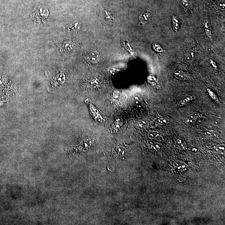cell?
Masks as SVG:
<instances>
[{
	"mask_svg": "<svg viewBox=\"0 0 225 225\" xmlns=\"http://www.w3.org/2000/svg\"><path fill=\"white\" fill-rule=\"evenodd\" d=\"M193 100V97L191 96H188L185 97L180 100L178 103V105L179 106H183L187 105Z\"/></svg>",
	"mask_w": 225,
	"mask_h": 225,
	"instance_id": "4",
	"label": "cell"
},
{
	"mask_svg": "<svg viewBox=\"0 0 225 225\" xmlns=\"http://www.w3.org/2000/svg\"><path fill=\"white\" fill-rule=\"evenodd\" d=\"M123 121H122V119L120 118H117L115 120V121L114 122V124L113 125L114 126V127L115 129H119L121 127V126L122 125Z\"/></svg>",
	"mask_w": 225,
	"mask_h": 225,
	"instance_id": "11",
	"label": "cell"
},
{
	"mask_svg": "<svg viewBox=\"0 0 225 225\" xmlns=\"http://www.w3.org/2000/svg\"><path fill=\"white\" fill-rule=\"evenodd\" d=\"M148 122L145 120H143L142 121L139 122L137 125V127L140 129H145L148 126Z\"/></svg>",
	"mask_w": 225,
	"mask_h": 225,
	"instance_id": "10",
	"label": "cell"
},
{
	"mask_svg": "<svg viewBox=\"0 0 225 225\" xmlns=\"http://www.w3.org/2000/svg\"><path fill=\"white\" fill-rule=\"evenodd\" d=\"M177 144L180 148H184L186 146L184 140L183 139H178L177 140Z\"/></svg>",
	"mask_w": 225,
	"mask_h": 225,
	"instance_id": "13",
	"label": "cell"
},
{
	"mask_svg": "<svg viewBox=\"0 0 225 225\" xmlns=\"http://www.w3.org/2000/svg\"><path fill=\"white\" fill-rule=\"evenodd\" d=\"M100 56L97 52H93L91 53L89 56V59L91 61L94 63H96L99 60Z\"/></svg>",
	"mask_w": 225,
	"mask_h": 225,
	"instance_id": "5",
	"label": "cell"
},
{
	"mask_svg": "<svg viewBox=\"0 0 225 225\" xmlns=\"http://www.w3.org/2000/svg\"><path fill=\"white\" fill-rule=\"evenodd\" d=\"M174 76L178 80H189L190 76L188 74L181 70H176L174 72Z\"/></svg>",
	"mask_w": 225,
	"mask_h": 225,
	"instance_id": "1",
	"label": "cell"
},
{
	"mask_svg": "<svg viewBox=\"0 0 225 225\" xmlns=\"http://www.w3.org/2000/svg\"><path fill=\"white\" fill-rule=\"evenodd\" d=\"M204 28H205V32L207 37L209 38H211V31L210 29V23L208 20H206L204 22Z\"/></svg>",
	"mask_w": 225,
	"mask_h": 225,
	"instance_id": "6",
	"label": "cell"
},
{
	"mask_svg": "<svg viewBox=\"0 0 225 225\" xmlns=\"http://www.w3.org/2000/svg\"><path fill=\"white\" fill-rule=\"evenodd\" d=\"M150 19V15L147 12L142 13L140 16V21L143 24H146Z\"/></svg>",
	"mask_w": 225,
	"mask_h": 225,
	"instance_id": "3",
	"label": "cell"
},
{
	"mask_svg": "<svg viewBox=\"0 0 225 225\" xmlns=\"http://www.w3.org/2000/svg\"><path fill=\"white\" fill-rule=\"evenodd\" d=\"M172 21H173V29L175 31H177L179 28V22L178 18L176 16H173Z\"/></svg>",
	"mask_w": 225,
	"mask_h": 225,
	"instance_id": "8",
	"label": "cell"
},
{
	"mask_svg": "<svg viewBox=\"0 0 225 225\" xmlns=\"http://www.w3.org/2000/svg\"><path fill=\"white\" fill-rule=\"evenodd\" d=\"M196 56H197V54L195 51L194 50H190L186 54L185 58L187 62H191L195 59Z\"/></svg>",
	"mask_w": 225,
	"mask_h": 225,
	"instance_id": "2",
	"label": "cell"
},
{
	"mask_svg": "<svg viewBox=\"0 0 225 225\" xmlns=\"http://www.w3.org/2000/svg\"><path fill=\"white\" fill-rule=\"evenodd\" d=\"M207 91H208V94H209V95L211 97L212 99L214 100L216 102H218V100L217 97L216 95L210 89H207Z\"/></svg>",
	"mask_w": 225,
	"mask_h": 225,
	"instance_id": "12",
	"label": "cell"
},
{
	"mask_svg": "<svg viewBox=\"0 0 225 225\" xmlns=\"http://www.w3.org/2000/svg\"><path fill=\"white\" fill-rule=\"evenodd\" d=\"M197 115H190L189 117L187 118L185 120V122L186 124L188 125H192L195 123V121L197 120Z\"/></svg>",
	"mask_w": 225,
	"mask_h": 225,
	"instance_id": "7",
	"label": "cell"
},
{
	"mask_svg": "<svg viewBox=\"0 0 225 225\" xmlns=\"http://www.w3.org/2000/svg\"><path fill=\"white\" fill-rule=\"evenodd\" d=\"M156 46L157 47V48L155 46H154V49H156V48H157V49H156V51H158V52H162L163 51V49L161 47V46H159L158 44H156Z\"/></svg>",
	"mask_w": 225,
	"mask_h": 225,
	"instance_id": "15",
	"label": "cell"
},
{
	"mask_svg": "<svg viewBox=\"0 0 225 225\" xmlns=\"http://www.w3.org/2000/svg\"><path fill=\"white\" fill-rule=\"evenodd\" d=\"M157 122L160 124L165 125L169 123L170 122V120L167 117H161L158 119Z\"/></svg>",
	"mask_w": 225,
	"mask_h": 225,
	"instance_id": "9",
	"label": "cell"
},
{
	"mask_svg": "<svg viewBox=\"0 0 225 225\" xmlns=\"http://www.w3.org/2000/svg\"><path fill=\"white\" fill-rule=\"evenodd\" d=\"M188 2L187 0H183L181 2V6L184 9H186L188 7Z\"/></svg>",
	"mask_w": 225,
	"mask_h": 225,
	"instance_id": "14",
	"label": "cell"
}]
</instances>
